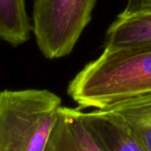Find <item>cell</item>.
Wrapping results in <instances>:
<instances>
[{
	"label": "cell",
	"instance_id": "6da1fadb",
	"mask_svg": "<svg viewBox=\"0 0 151 151\" xmlns=\"http://www.w3.org/2000/svg\"><path fill=\"white\" fill-rule=\"evenodd\" d=\"M81 110H108L151 96V48H105L67 86Z\"/></svg>",
	"mask_w": 151,
	"mask_h": 151
},
{
	"label": "cell",
	"instance_id": "7a4b0ae2",
	"mask_svg": "<svg viewBox=\"0 0 151 151\" xmlns=\"http://www.w3.org/2000/svg\"><path fill=\"white\" fill-rule=\"evenodd\" d=\"M61 107L47 89L0 91V151H45Z\"/></svg>",
	"mask_w": 151,
	"mask_h": 151
},
{
	"label": "cell",
	"instance_id": "3957f363",
	"mask_svg": "<svg viewBox=\"0 0 151 151\" xmlns=\"http://www.w3.org/2000/svg\"><path fill=\"white\" fill-rule=\"evenodd\" d=\"M97 0H34L32 32L47 59L71 53L92 19Z\"/></svg>",
	"mask_w": 151,
	"mask_h": 151
},
{
	"label": "cell",
	"instance_id": "277c9868",
	"mask_svg": "<svg viewBox=\"0 0 151 151\" xmlns=\"http://www.w3.org/2000/svg\"><path fill=\"white\" fill-rule=\"evenodd\" d=\"M45 151H105L81 116V109L61 107Z\"/></svg>",
	"mask_w": 151,
	"mask_h": 151
},
{
	"label": "cell",
	"instance_id": "5b68a950",
	"mask_svg": "<svg viewBox=\"0 0 151 151\" xmlns=\"http://www.w3.org/2000/svg\"><path fill=\"white\" fill-rule=\"evenodd\" d=\"M81 116L105 151H146L127 124L113 112L81 110Z\"/></svg>",
	"mask_w": 151,
	"mask_h": 151
},
{
	"label": "cell",
	"instance_id": "8992f818",
	"mask_svg": "<svg viewBox=\"0 0 151 151\" xmlns=\"http://www.w3.org/2000/svg\"><path fill=\"white\" fill-rule=\"evenodd\" d=\"M105 48H151V12L119 14L107 30Z\"/></svg>",
	"mask_w": 151,
	"mask_h": 151
},
{
	"label": "cell",
	"instance_id": "52a82bcc",
	"mask_svg": "<svg viewBox=\"0 0 151 151\" xmlns=\"http://www.w3.org/2000/svg\"><path fill=\"white\" fill-rule=\"evenodd\" d=\"M31 31L25 0H0V40L21 46L29 40Z\"/></svg>",
	"mask_w": 151,
	"mask_h": 151
},
{
	"label": "cell",
	"instance_id": "ba28073f",
	"mask_svg": "<svg viewBox=\"0 0 151 151\" xmlns=\"http://www.w3.org/2000/svg\"><path fill=\"white\" fill-rule=\"evenodd\" d=\"M103 111H111L119 116L146 151H151V96L126 101Z\"/></svg>",
	"mask_w": 151,
	"mask_h": 151
},
{
	"label": "cell",
	"instance_id": "9c48e42d",
	"mask_svg": "<svg viewBox=\"0 0 151 151\" xmlns=\"http://www.w3.org/2000/svg\"><path fill=\"white\" fill-rule=\"evenodd\" d=\"M146 12H151V0H127L126 6L122 14L134 15Z\"/></svg>",
	"mask_w": 151,
	"mask_h": 151
}]
</instances>
